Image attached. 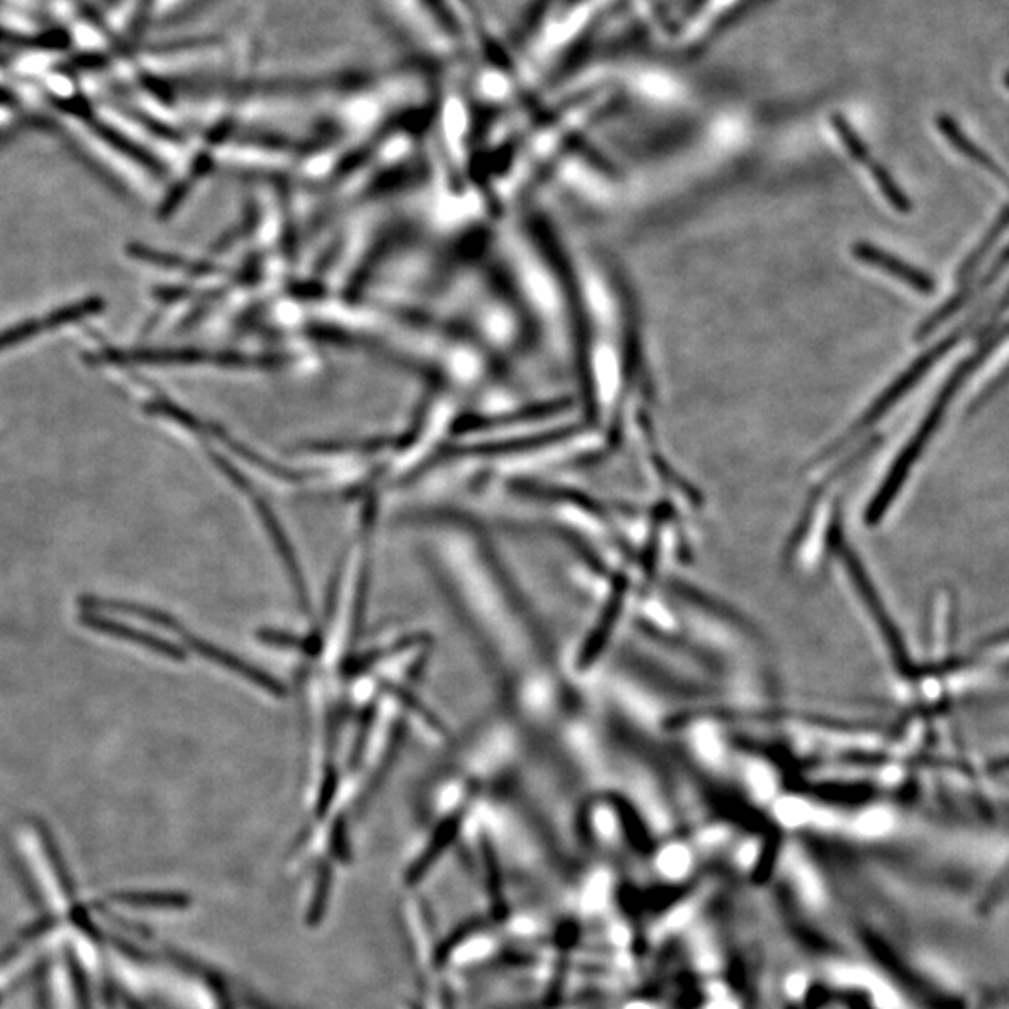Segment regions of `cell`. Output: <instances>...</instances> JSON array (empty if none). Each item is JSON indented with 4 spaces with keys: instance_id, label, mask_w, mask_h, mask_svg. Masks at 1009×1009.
<instances>
[{
    "instance_id": "5bb4252c",
    "label": "cell",
    "mask_w": 1009,
    "mask_h": 1009,
    "mask_svg": "<svg viewBox=\"0 0 1009 1009\" xmlns=\"http://www.w3.org/2000/svg\"><path fill=\"white\" fill-rule=\"evenodd\" d=\"M995 769L1009 770V757H1006V759H1002V761H998V763H995Z\"/></svg>"
},
{
    "instance_id": "277c9868",
    "label": "cell",
    "mask_w": 1009,
    "mask_h": 1009,
    "mask_svg": "<svg viewBox=\"0 0 1009 1009\" xmlns=\"http://www.w3.org/2000/svg\"><path fill=\"white\" fill-rule=\"evenodd\" d=\"M853 254L860 262L877 268V270L886 271L888 275L916 290L918 294L929 295L935 292L937 284H935L929 273H925L924 270H919L916 266L908 264L905 260L895 257L892 252L884 251L881 247L867 243V241H856L853 246Z\"/></svg>"
},
{
    "instance_id": "9c48e42d",
    "label": "cell",
    "mask_w": 1009,
    "mask_h": 1009,
    "mask_svg": "<svg viewBox=\"0 0 1009 1009\" xmlns=\"http://www.w3.org/2000/svg\"><path fill=\"white\" fill-rule=\"evenodd\" d=\"M864 167L870 168V175L873 176V180L877 181L878 189H881V193H883L894 210L902 211V214H908V211L913 210V202L908 200L907 195L903 193L902 187L894 180V176L890 175L886 167L873 162V157H870L864 163Z\"/></svg>"
},
{
    "instance_id": "4fadbf2b",
    "label": "cell",
    "mask_w": 1009,
    "mask_h": 1009,
    "mask_svg": "<svg viewBox=\"0 0 1009 1009\" xmlns=\"http://www.w3.org/2000/svg\"><path fill=\"white\" fill-rule=\"evenodd\" d=\"M1008 309H1009V287H1008V289H1006V292H1003L1002 298H1000V301H998L997 311H995V316H992V320L997 319V316H1000V314L1006 313V311H1008Z\"/></svg>"
},
{
    "instance_id": "30bf717a",
    "label": "cell",
    "mask_w": 1009,
    "mask_h": 1009,
    "mask_svg": "<svg viewBox=\"0 0 1009 1009\" xmlns=\"http://www.w3.org/2000/svg\"><path fill=\"white\" fill-rule=\"evenodd\" d=\"M972 294L974 290L963 289L961 292L951 295L938 311H935L929 319H925L924 322H922L918 331H916V341H924L925 336L932 335L933 331L937 330L938 325L946 322V320L951 319L959 309L967 305L968 301L972 300Z\"/></svg>"
},
{
    "instance_id": "52a82bcc",
    "label": "cell",
    "mask_w": 1009,
    "mask_h": 1009,
    "mask_svg": "<svg viewBox=\"0 0 1009 1009\" xmlns=\"http://www.w3.org/2000/svg\"><path fill=\"white\" fill-rule=\"evenodd\" d=\"M937 126L938 129H940V133L946 135L949 143L956 146L957 150L961 152L963 156H967L970 162L976 163L978 167L987 170L989 175L995 176L998 181H1002L1003 186L1009 189L1008 173H1006L989 154H986V152L981 150L976 143H972V141L963 133L961 127H959V124H957L954 118H949V116L946 115L938 116Z\"/></svg>"
},
{
    "instance_id": "8992f818",
    "label": "cell",
    "mask_w": 1009,
    "mask_h": 1009,
    "mask_svg": "<svg viewBox=\"0 0 1009 1009\" xmlns=\"http://www.w3.org/2000/svg\"><path fill=\"white\" fill-rule=\"evenodd\" d=\"M81 604H83L86 612L122 613V615H127V617H137V620L146 621V623L165 628V631L184 632L181 631L180 621L175 620L173 615H168L162 610H156V607L143 606V604H137V602L102 599V596H83Z\"/></svg>"
},
{
    "instance_id": "3957f363",
    "label": "cell",
    "mask_w": 1009,
    "mask_h": 1009,
    "mask_svg": "<svg viewBox=\"0 0 1009 1009\" xmlns=\"http://www.w3.org/2000/svg\"><path fill=\"white\" fill-rule=\"evenodd\" d=\"M79 621H81V625L91 628V631L100 632V634H105L108 637H115V639H122V642L133 643V645H141V647L165 656V658H170V660H186V653L176 643L154 636L150 632L138 631L135 626L124 625L121 621L108 620L102 613L84 612L79 617Z\"/></svg>"
},
{
    "instance_id": "6da1fadb",
    "label": "cell",
    "mask_w": 1009,
    "mask_h": 1009,
    "mask_svg": "<svg viewBox=\"0 0 1009 1009\" xmlns=\"http://www.w3.org/2000/svg\"><path fill=\"white\" fill-rule=\"evenodd\" d=\"M1009 336V322L1006 325H1002V330H998L995 335L989 336L984 346L968 360L963 361L961 365L951 373L948 382L944 384L943 389L938 391L937 398L935 403L932 404V408L925 415L924 420L919 423L918 430L914 433L913 438L908 439L907 445L903 447L902 453L895 458V462L892 464L886 479H884L883 485L878 488L877 493L873 496L872 504L870 509L865 511V522L867 523H877L878 520H883L884 514L890 509V504L894 503L895 496L902 492L903 485L908 479V474L911 469L914 468V464L918 462L922 453H924L927 444L932 441L933 434L937 433V428L940 427L943 423L944 415H946V409H948L949 403L954 401V397L957 395V391L961 389L965 379L970 376V374L976 371V368L984 363V361L991 355L992 350L997 349L998 344L1002 343L1003 339Z\"/></svg>"
},
{
    "instance_id": "ba28073f",
    "label": "cell",
    "mask_w": 1009,
    "mask_h": 1009,
    "mask_svg": "<svg viewBox=\"0 0 1009 1009\" xmlns=\"http://www.w3.org/2000/svg\"><path fill=\"white\" fill-rule=\"evenodd\" d=\"M1009 229V206H1006L1000 216L997 217V221L992 222L991 229L984 236V240L979 241L978 247L974 249L970 254H968L967 260L963 262L961 270L957 271V281L961 284H967L970 279H972L974 273L978 271L981 262L986 260L987 254L992 251V247L997 246L998 238Z\"/></svg>"
},
{
    "instance_id": "5b68a950",
    "label": "cell",
    "mask_w": 1009,
    "mask_h": 1009,
    "mask_svg": "<svg viewBox=\"0 0 1009 1009\" xmlns=\"http://www.w3.org/2000/svg\"><path fill=\"white\" fill-rule=\"evenodd\" d=\"M181 637L186 639L189 649L195 651L197 655L202 656L206 660H211L217 666L225 667V669H229L236 675L246 677L249 683L264 688L270 694H275V696L283 694V686L279 685L275 679H271L270 675H266L264 672H260L257 667L249 666L247 662L240 660L238 656L230 655L227 651H222L221 647H216L214 643L205 642L200 637L189 636V634H184Z\"/></svg>"
},
{
    "instance_id": "9a60e30c",
    "label": "cell",
    "mask_w": 1009,
    "mask_h": 1009,
    "mask_svg": "<svg viewBox=\"0 0 1009 1009\" xmlns=\"http://www.w3.org/2000/svg\"><path fill=\"white\" fill-rule=\"evenodd\" d=\"M1006 86H1008V89H1009V73H1008V75H1006Z\"/></svg>"
},
{
    "instance_id": "8fae6325",
    "label": "cell",
    "mask_w": 1009,
    "mask_h": 1009,
    "mask_svg": "<svg viewBox=\"0 0 1009 1009\" xmlns=\"http://www.w3.org/2000/svg\"><path fill=\"white\" fill-rule=\"evenodd\" d=\"M43 330H49L48 319L29 320V322H23V324L10 327V330L0 331V350L10 349L13 344L24 343V341H29V339L38 335Z\"/></svg>"
},
{
    "instance_id": "7c38bea8",
    "label": "cell",
    "mask_w": 1009,
    "mask_h": 1009,
    "mask_svg": "<svg viewBox=\"0 0 1009 1009\" xmlns=\"http://www.w3.org/2000/svg\"><path fill=\"white\" fill-rule=\"evenodd\" d=\"M1008 266H1009V246L1006 247V249H1003V251L1000 252V254H998L997 262H995V264L991 266V270H989V273H987V275L984 277V279H981V283H979V290L989 289V287H991V284L995 283V281H997L998 277H1000V273H1002V271L1006 270V268H1008Z\"/></svg>"
},
{
    "instance_id": "7a4b0ae2",
    "label": "cell",
    "mask_w": 1009,
    "mask_h": 1009,
    "mask_svg": "<svg viewBox=\"0 0 1009 1009\" xmlns=\"http://www.w3.org/2000/svg\"><path fill=\"white\" fill-rule=\"evenodd\" d=\"M957 343H959V333L956 331V333L946 336L940 343L935 344L932 350H927L925 354L919 355L918 360L914 361L913 365H911L899 378H895L894 382L875 398V403H873L870 408L865 409V414L856 420V425L849 428V433L843 434L840 441H834V444L830 445L829 449L824 451V455H832V453L838 451L843 445L853 441V438H856L859 434L864 433L865 428L872 427L873 423H877L881 417L888 414L890 409L894 408L895 404L899 403V401H903V397L907 395L908 391L916 387L919 379L924 378L925 374L932 371L933 365H935L940 357L948 354L949 350L954 349Z\"/></svg>"
}]
</instances>
